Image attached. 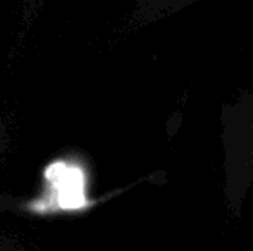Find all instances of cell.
Segmentation results:
<instances>
[]
</instances>
